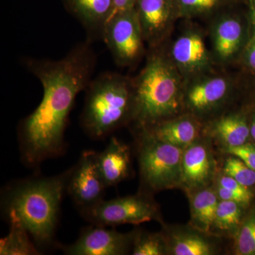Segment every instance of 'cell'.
<instances>
[{
    "instance_id": "obj_1",
    "label": "cell",
    "mask_w": 255,
    "mask_h": 255,
    "mask_svg": "<svg viewBox=\"0 0 255 255\" xmlns=\"http://www.w3.org/2000/svg\"><path fill=\"white\" fill-rule=\"evenodd\" d=\"M97 57L90 42L80 43L62 59L27 58L26 69L41 82V102L18 127L21 162L36 169L65 153L69 116L80 92L92 80Z\"/></svg>"
},
{
    "instance_id": "obj_2",
    "label": "cell",
    "mask_w": 255,
    "mask_h": 255,
    "mask_svg": "<svg viewBox=\"0 0 255 255\" xmlns=\"http://www.w3.org/2000/svg\"><path fill=\"white\" fill-rule=\"evenodd\" d=\"M72 167L53 177H35L16 181L1 194V209L14 211L39 251L60 247L55 241L60 207Z\"/></svg>"
},
{
    "instance_id": "obj_3",
    "label": "cell",
    "mask_w": 255,
    "mask_h": 255,
    "mask_svg": "<svg viewBox=\"0 0 255 255\" xmlns=\"http://www.w3.org/2000/svg\"><path fill=\"white\" fill-rule=\"evenodd\" d=\"M80 122L93 140H102L135 117V82L106 72L92 80L86 90Z\"/></svg>"
},
{
    "instance_id": "obj_4",
    "label": "cell",
    "mask_w": 255,
    "mask_h": 255,
    "mask_svg": "<svg viewBox=\"0 0 255 255\" xmlns=\"http://www.w3.org/2000/svg\"><path fill=\"white\" fill-rule=\"evenodd\" d=\"M134 82V121L139 127L162 122L177 112L180 105V74L172 60L163 53L154 48Z\"/></svg>"
},
{
    "instance_id": "obj_5",
    "label": "cell",
    "mask_w": 255,
    "mask_h": 255,
    "mask_svg": "<svg viewBox=\"0 0 255 255\" xmlns=\"http://www.w3.org/2000/svg\"><path fill=\"white\" fill-rule=\"evenodd\" d=\"M139 166L142 184L150 191L173 187L182 180L180 147L159 141L142 130Z\"/></svg>"
},
{
    "instance_id": "obj_6",
    "label": "cell",
    "mask_w": 255,
    "mask_h": 255,
    "mask_svg": "<svg viewBox=\"0 0 255 255\" xmlns=\"http://www.w3.org/2000/svg\"><path fill=\"white\" fill-rule=\"evenodd\" d=\"M102 38L119 66H132L138 62L144 54L145 41L135 7L114 13Z\"/></svg>"
},
{
    "instance_id": "obj_7",
    "label": "cell",
    "mask_w": 255,
    "mask_h": 255,
    "mask_svg": "<svg viewBox=\"0 0 255 255\" xmlns=\"http://www.w3.org/2000/svg\"><path fill=\"white\" fill-rule=\"evenodd\" d=\"M79 213L90 224L105 227L138 225L156 219L157 216L155 204L142 194L107 201L103 199Z\"/></svg>"
},
{
    "instance_id": "obj_8",
    "label": "cell",
    "mask_w": 255,
    "mask_h": 255,
    "mask_svg": "<svg viewBox=\"0 0 255 255\" xmlns=\"http://www.w3.org/2000/svg\"><path fill=\"white\" fill-rule=\"evenodd\" d=\"M97 152L85 150L72 167L67 186V193L80 210L87 209L103 200L107 186L99 170Z\"/></svg>"
},
{
    "instance_id": "obj_9",
    "label": "cell",
    "mask_w": 255,
    "mask_h": 255,
    "mask_svg": "<svg viewBox=\"0 0 255 255\" xmlns=\"http://www.w3.org/2000/svg\"><path fill=\"white\" fill-rule=\"evenodd\" d=\"M134 240V235L91 225L82 228L75 243L60 248L69 255H122L128 253Z\"/></svg>"
},
{
    "instance_id": "obj_10",
    "label": "cell",
    "mask_w": 255,
    "mask_h": 255,
    "mask_svg": "<svg viewBox=\"0 0 255 255\" xmlns=\"http://www.w3.org/2000/svg\"><path fill=\"white\" fill-rule=\"evenodd\" d=\"M171 60L179 72L188 76H197L211 66V57L200 32L188 30L172 45Z\"/></svg>"
},
{
    "instance_id": "obj_11",
    "label": "cell",
    "mask_w": 255,
    "mask_h": 255,
    "mask_svg": "<svg viewBox=\"0 0 255 255\" xmlns=\"http://www.w3.org/2000/svg\"><path fill=\"white\" fill-rule=\"evenodd\" d=\"M144 39L150 48L162 43L173 23L172 0H138L135 6Z\"/></svg>"
},
{
    "instance_id": "obj_12",
    "label": "cell",
    "mask_w": 255,
    "mask_h": 255,
    "mask_svg": "<svg viewBox=\"0 0 255 255\" xmlns=\"http://www.w3.org/2000/svg\"><path fill=\"white\" fill-rule=\"evenodd\" d=\"M230 90V81L224 77H197L188 87V105L196 112H206L221 103Z\"/></svg>"
},
{
    "instance_id": "obj_13",
    "label": "cell",
    "mask_w": 255,
    "mask_h": 255,
    "mask_svg": "<svg viewBox=\"0 0 255 255\" xmlns=\"http://www.w3.org/2000/svg\"><path fill=\"white\" fill-rule=\"evenodd\" d=\"M67 9L90 36L100 37L114 14V0H65Z\"/></svg>"
},
{
    "instance_id": "obj_14",
    "label": "cell",
    "mask_w": 255,
    "mask_h": 255,
    "mask_svg": "<svg viewBox=\"0 0 255 255\" xmlns=\"http://www.w3.org/2000/svg\"><path fill=\"white\" fill-rule=\"evenodd\" d=\"M97 161L101 176L107 188L117 186L128 175V148L117 137H112L105 150L97 152Z\"/></svg>"
},
{
    "instance_id": "obj_15",
    "label": "cell",
    "mask_w": 255,
    "mask_h": 255,
    "mask_svg": "<svg viewBox=\"0 0 255 255\" xmlns=\"http://www.w3.org/2000/svg\"><path fill=\"white\" fill-rule=\"evenodd\" d=\"M245 30L239 18L232 16H223L214 23L212 41L215 53L221 61L233 59L243 45Z\"/></svg>"
},
{
    "instance_id": "obj_16",
    "label": "cell",
    "mask_w": 255,
    "mask_h": 255,
    "mask_svg": "<svg viewBox=\"0 0 255 255\" xmlns=\"http://www.w3.org/2000/svg\"><path fill=\"white\" fill-rule=\"evenodd\" d=\"M142 128L156 140L179 147L192 143L198 135L196 124L188 119L162 121Z\"/></svg>"
},
{
    "instance_id": "obj_17",
    "label": "cell",
    "mask_w": 255,
    "mask_h": 255,
    "mask_svg": "<svg viewBox=\"0 0 255 255\" xmlns=\"http://www.w3.org/2000/svg\"><path fill=\"white\" fill-rule=\"evenodd\" d=\"M9 225L6 237L0 240L1 255H39L42 253L35 244L27 230L14 211L5 214Z\"/></svg>"
},
{
    "instance_id": "obj_18",
    "label": "cell",
    "mask_w": 255,
    "mask_h": 255,
    "mask_svg": "<svg viewBox=\"0 0 255 255\" xmlns=\"http://www.w3.org/2000/svg\"><path fill=\"white\" fill-rule=\"evenodd\" d=\"M211 169L209 152L204 146H191L183 155L182 180L189 186L204 184L209 177Z\"/></svg>"
},
{
    "instance_id": "obj_19",
    "label": "cell",
    "mask_w": 255,
    "mask_h": 255,
    "mask_svg": "<svg viewBox=\"0 0 255 255\" xmlns=\"http://www.w3.org/2000/svg\"><path fill=\"white\" fill-rule=\"evenodd\" d=\"M214 131L228 147L244 145L251 134L245 119L236 114L220 119L215 125Z\"/></svg>"
},
{
    "instance_id": "obj_20",
    "label": "cell",
    "mask_w": 255,
    "mask_h": 255,
    "mask_svg": "<svg viewBox=\"0 0 255 255\" xmlns=\"http://www.w3.org/2000/svg\"><path fill=\"white\" fill-rule=\"evenodd\" d=\"M218 204L216 194L210 190L200 191L193 199V218L205 231L214 224Z\"/></svg>"
},
{
    "instance_id": "obj_21",
    "label": "cell",
    "mask_w": 255,
    "mask_h": 255,
    "mask_svg": "<svg viewBox=\"0 0 255 255\" xmlns=\"http://www.w3.org/2000/svg\"><path fill=\"white\" fill-rule=\"evenodd\" d=\"M238 203L222 200L216 209L215 224L223 231H229L237 226L241 221V211Z\"/></svg>"
},
{
    "instance_id": "obj_22",
    "label": "cell",
    "mask_w": 255,
    "mask_h": 255,
    "mask_svg": "<svg viewBox=\"0 0 255 255\" xmlns=\"http://www.w3.org/2000/svg\"><path fill=\"white\" fill-rule=\"evenodd\" d=\"M226 175L236 179L245 187H248L255 184V171L238 157H229L225 164Z\"/></svg>"
},
{
    "instance_id": "obj_23",
    "label": "cell",
    "mask_w": 255,
    "mask_h": 255,
    "mask_svg": "<svg viewBox=\"0 0 255 255\" xmlns=\"http://www.w3.org/2000/svg\"><path fill=\"white\" fill-rule=\"evenodd\" d=\"M174 253L176 255H208L211 254V248L200 238L187 236L177 240Z\"/></svg>"
},
{
    "instance_id": "obj_24",
    "label": "cell",
    "mask_w": 255,
    "mask_h": 255,
    "mask_svg": "<svg viewBox=\"0 0 255 255\" xmlns=\"http://www.w3.org/2000/svg\"><path fill=\"white\" fill-rule=\"evenodd\" d=\"M163 242L159 236L141 235L134 240V255H163Z\"/></svg>"
},
{
    "instance_id": "obj_25",
    "label": "cell",
    "mask_w": 255,
    "mask_h": 255,
    "mask_svg": "<svg viewBox=\"0 0 255 255\" xmlns=\"http://www.w3.org/2000/svg\"><path fill=\"white\" fill-rule=\"evenodd\" d=\"M178 11L183 16H197L214 9L220 0H176Z\"/></svg>"
},
{
    "instance_id": "obj_26",
    "label": "cell",
    "mask_w": 255,
    "mask_h": 255,
    "mask_svg": "<svg viewBox=\"0 0 255 255\" xmlns=\"http://www.w3.org/2000/svg\"><path fill=\"white\" fill-rule=\"evenodd\" d=\"M237 248L241 255L255 254V218L245 223L238 235Z\"/></svg>"
},
{
    "instance_id": "obj_27",
    "label": "cell",
    "mask_w": 255,
    "mask_h": 255,
    "mask_svg": "<svg viewBox=\"0 0 255 255\" xmlns=\"http://www.w3.org/2000/svg\"><path fill=\"white\" fill-rule=\"evenodd\" d=\"M228 152L243 160L255 171V147L251 145H242L237 147H228Z\"/></svg>"
},
{
    "instance_id": "obj_28",
    "label": "cell",
    "mask_w": 255,
    "mask_h": 255,
    "mask_svg": "<svg viewBox=\"0 0 255 255\" xmlns=\"http://www.w3.org/2000/svg\"><path fill=\"white\" fill-rule=\"evenodd\" d=\"M220 186L226 188L228 190L236 193V194H241V195L247 196L248 198H252V194L248 191V187L242 185L236 179L230 177V176H225L221 178L220 180Z\"/></svg>"
},
{
    "instance_id": "obj_29",
    "label": "cell",
    "mask_w": 255,
    "mask_h": 255,
    "mask_svg": "<svg viewBox=\"0 0 255 255\" xmlns=\"http://www.w3.org/2000/svg\"><path fill=\"white\" fill-rule=\"evenodd\" d=\"M218 194H219V196L221 198V200L235 201L238 204H248L251 199V198L228 190L221 186H220L218 189Z\"/></svg>"
},
{
    "instance_id": "obj_30",
    "label": "cell",
    "mask_w": 255,
    "mask_h": 255,
    "mask_svg": "<svg viewBox=\"0 0 255 255\" xmlns=\"http://www.w3.org/2000/svg\"><path fill=\"white\" fill-rule=\"evenodd\" d=\"M244 60L248 67L255 70V33L248 46H246L244 53Z\"/></svg>"
},
{
    "instance_id": "obj_31",
    "label": "cell",
    "mask_w": 255,
    "mask_h": 255,
    "mask_svg": "<svg viewBox=\"0 0 255 255\" xmlns=\"http://www.w3.org/2000/svg\"><path fill=\"white\" fill-rule=\"evenodd\" d=\"M138 0H114V14L118 11L133 9Z\"/></svg>"
},
{
    "instance_id": "obj_32",
    "label": "cell",
    "mask_w": 255,
    "mask_h": 255,
    "mask_svg": "<svg viewBox=\"0 0 255 255\" xmlns=\"http://www.w3.org/2000/svg\"><path fill=\"white\" fill-rule=\"evenodd\" d=\"M250 130H251V135L253 139L255 140V117L253 119V122H252L251 127L250 128Z\"/></svg>"
},
{
    "instance_id": "obj_33",
    "label": "cell",
    "mask_w": 255,
    "mask_h": 255,
    "mask_svg": "<svg viewBox=\"0 0 255 255\" xmlns=\"http://www.w3.org/2000/svg\"><path fill=\"white\" fill-rule=\"evenodd\" d=\"M253 21L255 28V4L253 6Z\"/></svg>"
}]
</instances>
